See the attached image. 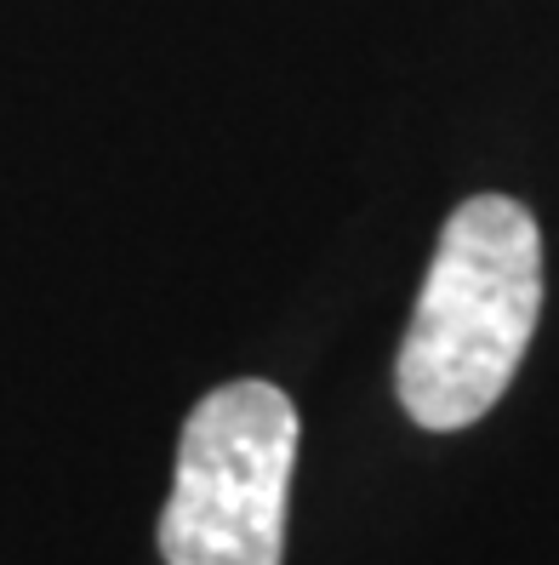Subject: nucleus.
<instances>
[{
	"label": "nucleus",
	"mask_w": 559,
	"mask_h": 565,
	"mask_svg": "<svg viewBox=\"0 0 559 565\" xmlns=\"http://www.w3.org/2000/svg\"><path fill=\"white\" fill-rule=\"evenodd\" d=\"M542 315V235L508 194L451 212L406 326L394 388L422 428H469L503 401Z\"/></svg>",
	"instance_id": "1"
},
{
	"label": "nucleus",
	"mask_w": 559,
	"mask_h": 565,
	"mask_svg": "<svg viewBox=\"0 0 559 565\" xmlns=\"http://www.w3.org/2000/svg\"><path fill=\"white\" fill-rule=\"evenodd\" d=\"M298 406L275 383H223L183 423L160 520L166 565H280Z\"/></svg>",
	"instance_id": "2"
}]
</instances>
